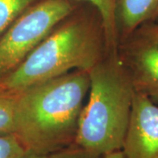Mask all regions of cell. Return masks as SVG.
Instances as JSON below:
<instances>
[{
	"label": "cell",
	"instance_id": "6da1fadb",
	"mask_svg": "<svg viewBox=\"0 0 158 158\" xmlns=\"http://www.w3.org/2000/svg\"><path fill=\"white\" fill-rule=\"evenodd\" d=\"M89 89V72L76 69L18 92L14 135L43 156L74 144Z\"/></svg>",
	"mask_w": 158,
	"mask_h": 158
},
{
	"label": "cell",
	"instance_id": "7a4b0ae2",
	"mask_svg": "<svg viewBox=\"0 0 158 158\" xmlns=\"http://www.w3.org/2000/svg\"><path fill=\"white\" fill-rule=\"evenodd\" d=\"M109 48L101 16L94 6L81 2L57 24L0 87L19 92L32 85L72 70L90 71Z\"/></svg>",
	"mask_w": 158,
	"mask_h": 158
},
{
	"label": "cell",
	"instance_id": "3957f363",
	"mask_svg": "<svg viewBox=\"0 0 158 158\" xmlns=\"http://www.w3.org/2000/svg\"><path fill=\"white\" fill-rule=\"evenodd\" d=\"M88 101L80 115L75 144L98 156L121 150L135 90L118 56V48L89 71Z\"/></svg>",
	"mask_w": 158,
	"mask_h": 158
},
{
	"label": "cell",
	"instance_id": "277c9868",
	"mask_svg": "<svg viewBox=\"0 0 158 158\" xmlns=\"http://www.w3.org/2000/svg\"><path fill=\"white\" fill-rule=\"evenodd\" d=\"M80 3L77 0H42L18 18L0 36V81L19 68Z\"/></svg>",
	"mask_w": 158,
	"mask_h": 158
},
{
	"label": "cell",
	"instance_id": "5b68a950",
	"mask_svg": "<svg viewBox=\"0 0 158 158\" xmlns=\"http://www.w3.org/2000/svg\"><path fill=\"white\" fill-rule=\"evenodd\" d=\"M118 56L137 93L158 103V21L142 24L118 44Z\"/></svg>",
	"mask_w": 158,
	"mask_h": 158
},
{
	"label": "cell",
	"instance_id": "8992f818",
	"mask_svg": "<svg viewBox=\"0 0 158 158\" xmlns=\"http://www.w3.org/2000/svg\"><path fill=\"white\" fill-rule=\"evenodd\" d=\"M121 151L125 158H158V106L135 91Z\"/></svg>",
	"mask_w": 158,
	"mask_h": 158
},
{
	"label": "cell",
	"instance_id": "52a82bcc",
	"mask_svg": "<svg viewBox=\"0 0 158 158\" xmlns=\"http://www.w3.org/2000/svg\"><path fill=\"white\" fill-rule=\"evenodd\" d=\"M157 19L158 0H117L115 25L118 42L142 24Z\"/></svg>",
	"mask_w": 158,
	"mask_h": 158
},
{
	"label": "cell",
	"instance_id": "ba28073f",
	"mask_svg": "<svg viewBox=\"0 0 158 158\" xmlns=\"http://www.w3.org/2000/svg\"><path fill=\"white\" fill-rule=\"evenodd\" d=\"M78 2L88 3L96 8L101 16L107 44L110 49L118 48V37L115 25V9L117 0H77Z\"/></svg>",
	"mask_w": 158,
	"mask_h": 158
},
{
	"label": "cell",
	"instance_id": "9c48e42d",
	"mask_svg": "<svg viewBox=\"0 0 158 158\" xmlns=\"http://www.w3.org/2000/svg\"><path fill=\"white\" fill-rule=\"evenodd\" d=\"M42 0H0V36L25 11Z\"/></svg>",
	"mask_w": 158,
	"mask_h": 158
},
{
	"label": "cell",
	"instance_id": "30bf717a",
	"mask_svg": "<svg viewBox=\"0 0 158 158\" xmlns=\"http://www.w3.org/2000/svg\"><path fill=\"white\" fill-rule=\"evenodd\" d=\"M17 96L0 87V134H14Z\"/></svg>",
	"mask_w": 158,
	"mask_h": 158
},
{
	"label": "cell",
	"instance_id": "8fae6325",
	"mask_svg": "<svg viewBox=\"0 0 158 158\" xmlns=\"http://www.w3.org/2000/svg\"><path fill=\"white\" fill-rule=\"evenodd\" d=\"M27 153L14 134H0V158H25Z\"/></svg>",
	"mask_w": 158,
	"mask_h": 158
},
{
	"label": "cell",
	"instance_id": "7c38bea8",
	"mask_svg": "<svg viewBox=\"0 0 158 158\" xmlns=\"http://www.w3.org/2000/svg\"><path fill=\"white\" fill-rule=\"evenodd\" d=\"M48 158H103L79 147L77 144H72L69 147L62 148L59 151L48 156Z\"/></svg>",
	"mask_w": 158,
	"mask_h": 158
},
{
	"label": "cell",
	"instance_id": "4fadbf2b",
	"mask_svg": "<svg viewBox=\"0 0 158 158\" xmlns=\"http://www.w3.org/2000/svg\"><path fill=\"white\" fill-rule=\"evenodd\" d=\"M103 158H125V156L122 151L118 150V151H115V152L107 154V155L104 156Z\"/></svg>",
	"mask_w": 158,
	"mask_h": 158
},
{
	"label": "cell",
	"instance_id": "5bb4252c",
	"mask_svg": "<svg viewBox=\"0 0 158 158\" xmlns=\"http://www.w3.org/2000/svg\"><path fill=\"white\" fill-rule=\"evenodd\" d=\"M25 158H48V156H43V155H38V154L28 152Z\"/></svg>",
	"mask_w": 158,
	"mask_h": 158
},
{
	"label": "cell",
	"instance_id": "9a60e30c",
	"mask_svg": "<svg viewBox=\"0 0 158 158\" xmlns=\"http://www.w3.org/2000/svg\"><path fill=\"white\" fill-rule=\"evenodd\" d=\"M157 21H158V19H157Z\"/></svg>",
	"mask_w": 158,
	"mask_h": 158
}]
</instances>
